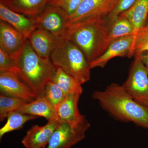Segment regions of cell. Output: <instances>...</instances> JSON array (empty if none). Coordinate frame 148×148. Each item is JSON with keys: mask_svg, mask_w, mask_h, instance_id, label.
Masks as SVG:
<instances>
[{"mask_svg": "<svg viewBox=\"0 0 148 148\" xmlns=\"http://www.w3.org/2000/svg\"><path fill=\"white\" fill-rule=\"evenodd\" d=\"M49 0H0V3L18 13L35 18L48 5Z\"/></svg>", "mask_w": 148, "mask_h": 148, "instance_id": "e0dca14e", "label": "cell"}, {"mask_svg": "<svg viewBox=\"0 0 148 148\" xmlns=\"http://www.w3.org/2000/svg\"><path fill=\"white\" fill-rule=\"evenodd\" d=\"M138 57L140 58V60L145 66L148 72V52H145Z\"/></svg>", "mask_w": 148, "mask_h": 148, "instance_id": "83f0119b", "label": "cell"}, {"mask_svg": "<svg viewBox=\"0 0 148 148\" xmlns=\"http://www.w3.org/2000/svg\"><path fill=\"white\" fill-rule=\"evenodd\" d=\"M82 0H49V5L59 8L71 15L78 7Z\"/></svg>", "mask_w": 148, "mask_h": 148, "instance_id": "484cf974", "label": "cell"}, {"mask_svg": "<svg viewBox=\"0 0 148 148\" xmlns=\"http://www.w3.org/2000/svg\"><path fill=\"white\" fill-rule=\"evenodd\" d=\"M26 101L15 97L1 94L0 95V121L2 122L7 118L9 113L19 110Z\"/></svg>", "mask_w": 148, "mask_h": 148, "instance_id": "603a6c76", "label": "cell"}, {"mask_svg": "<svg viewBox=\"0 0 148 148\" xmlns=\"http://www.w3.org/2000/svg\"><path fill=\"white\" fill-rule=\"evenodd\" d=\"M145 26H146V27H148V16L147 19V22H146V25Z\"/></svg>", "mask_w": 148, "mask_h": 148, "instance_id": "f1b7e54d", "label": "cell"}, {"mask_svg": "<svg viewBox=\"0 0 148 148\" xmlns=\"http://www.w3.org/2000/svg\"><path fill=\"white\" fill-rule=\"evenodd\" d=\"M81 95L75 94L67 95L64 101L56 106L59 122L78 126L88 121L79 111L78 104Z\"/></svg>", "mask_w": 148, "mask_h": 148, "instance_id": "4fadbf2b", "label": "cell"}, {"mask_svg": "<svg viewBox=\"0 0 148 148\" xmlns=\"http://www.w3.org/2000/svg\"><path fill=\"white\" fill-rule=\"evenodd\" d=\"M102 108L121 121L132 122L148 129V107L138 103L126 92L122 85L112 83L104 90L92 94Z\"/></svg>", "mask_w": 148, "mask_h": 148, "instance_id": "6da1fadb", "label": "cell"}, {"mask_svg": "<svg viewBox=\"0 0 148 148\" xmlns=\"http://www.w3.org/2000/svg\"><path fill=\"white\" fill-rule=\"evenodd\" d=\"M38 116L21 113L17 111H12L9 113L7 120L4 126L0 129V139L4 135L14 130L21 129L25 123L29 121L36 119Z\"/></svg>", "mask_w": 148, "mask_h": 148, "instance_id": "44dd1931", "label": "cell"}, {"mask_svg": "<svg viewBox=\"0 0 148 148\" xmlns=\"http://www.w3.org/2000/svg\"><path fill=\"white\" fill-rule=\"evenodd\" d=\"M118 0H82L69 16V24L93 16H107L113 10Z\"/></svg>", "mask_w": 148, "mask_h": 148, "instance_id": "9c48e42d", "label": "cell"}, {"mask_svg": "<svg viewBox=\"0 0 148 148\" xmlns=\"http://www.w3.org/2000/svg\"><path fill=\"white\" fill-rule=\"evenodd\" d=\"M69 15L59 8L48 5L34 18L37 29L46 30L58 37L63 36L69 25Z\"/></svg>", "mask_w": 148, "mask_h": 148, "instance_id": "52a82bcc", "label": "cell"}, {"mask_svg": "<svg viewBox=\"0 0 148 148\" xmlns=\"http://www.w3.org/2000/svg\"><path fill=\"white\" fill-rule=\"evenodd\" d=\"M28 40L27 38L10 24L1 20L0 48L16 59Z\"/></svg>", "mask_w": 148, "mask_h": 148, "instance_id": "30bf717a", "label": "cell"}, {"mask_svg": "<svg viewBox=\"0 0 148 148\" xmlns=\"http://www.w3.org/2000/svg\"><path fill=\"white\" fill-rule=\"evenodd\" d=\"M13 72L16 73V59L0 48V72Z\"/></svg>", "mask_w": 148, "mask_h": 148, "instance_id": "4316f807", "label": "cell"}, {"mask_svg": "<svg viewBox=\"0 0 148 148\" xmlns=\"http://www.w3.org/2000/svg\"><path fill=\"white\" fill-rule=\"evenodd\" d=\"M121 14L131 22L137 33L139 29L145 26L148 16V0H138Z\"/></svg>", "mask_w": 148, "mask_h": 148, "instance_id": "d6986e66", "label": "cell"}, {"mask_svg": "<svg viewBox=\"0 0 148 148\" xmlns=\"http://www.w3.org/2000/svg\"><path fill=\"white\" fill-rule=\"evenodd\" d=\"M58 37L46 30L37 29L28 40L38 55L43 58H50L57 45Z\"/></svg>", "mask_w": 148, "mask_h": 148, "instance_id": "9a60e30c", "label": "cell"}, {"mask_svg": "<svg viewBox=\"0 0 148 148\" xmlns=\"http://www.w3.org/2000/svg\"><path fill=\"white\" fill-rule=\"evenodd\" d=\"M146 52H148V27L145 26L135 34L128 58H136Z\"/></svg>", "mask_w": 148, "mask_h": 148, "instance_id": "7402d4cb", "label": "cell"}, {"mask_svg": "<svg viewBox=\"0 0 148 148\" xmlns=\"http://www.w3.org/2000/svg\"><path fill=\"white\" fill-rule=\"evenodd\" d=\"M16 61V73L21 80L36 98L44 95L46 86L52 81L57 69L50 58L38 55L28 40Z\"/></svg>", "mask_w": 148, "mask_h": 148, "instance_id": "3957f363", "label": "cell"}, {"mask_svg": "<svg viewBox=\"0 0 148 148\" xmlns=\"http://www.w3.org/2000/svg\"><path fill=\"white\" fill-rule=\"evenodd\" d=\"M44 95L56 107L62 103L67 96L63 90L52 81L49 82L46 86Z\"/></svg>", "mask_w": 148, "mask_h": 148, "instance_id": "cb8c5ba5", "label": "cell"}, {"mask_svg": "<svg viewBox=\"0 0 148 148\" xmlns=\"http://www.w3.org/2000/svg\"><path fill=\"white\" fill-rule=\"evenodd\" d=\"M123 87L135 101L148 107V72L138 57L135 58Z\"/></svg>", "mask_w": 148, "mask_h": 148, "instance_id": "5b68a950", "label": "cell"}, {"mask_svg": "<svg viewBox=\"0 0 148 148\" xmlns=\"http://www.w3.org/2000/svg\"><path fill=\"white\" fill-rule=\"evenodd\" d=\"M1 20L8 23L28 38L37 29L34 18L18 13L0 3Z\"/></svg>", "mask_w": 148, "mask_h": 148, "instance_id": "5bb4252c", "label": "cell"}, {"mask_svg": "<svg viewBox=\"0 0 148 148\" xmlns=\"http://www.w3.org/2000/svg\"><path fill=\"white\" fill-rule=\"evenodd\" d=\"M50 59L56 67L73 77L80 84L90 80L91 69L87 58L82 51L66 37H58Z\"/></svg>", "mask_w": 148, "mask_h": 148, "instance_id": "277c9868", "label": "cell"}, {"mask_svg": "<svg viewBox=\"0 0 148 148\" xmlns=\"http://www.w3.org/2000/svg\"><path fill=\"white\" fill-rule=\"evenodd\" d=\"M52 81L55 83L67 95L82 94V85L79 83L73 77L60 68L56 69Z\"/></svg>", "mask_w": 148, "mask_h": 148, "instance_id": "ffe728a7", "label": "cell"}, {"mask_svg": "<svg viewBox=\"0 0 148 148\" xmlns=\"http://www.w3.org/2000/svg\"><path fill=\"white\" fill-rule=\"evenodd\" d=\"M0 90L1 94L20 98L27 103L32 102L36 98L15 72H0Z\"/></svg>", "mask_w": 148, "mask_h": 148, "instance_id": "ba28073f", "label": "cell"}, {"mask_svg": "<svg viewBox=\"0 0 148 148\" xmlns=\"http://www.w3.org/2000/svg\"><path fill=\"white\" fill-rule=\"evenodd\" d=\"M138 0H118L113 10L106 16L108 24L130 8Z\"/></svg>", "mask_w": 148, "mask_h": 148, "instance_id": "d4e9b609", "label": "cell"}, {"mask_svg": "<svg viewBox=\"0 0 148 148\" xmlns=\"http://www.w3.org/2000/svg\"><path fill=\"white\" fill-rule=\"evenodd\" d=\"M90 126L88 121L78 126L59 122L45 148H71L84 139Z\"/></svg>", "mask_w": 148, "mask_h": 148, "instance_id": "8992f818", "label": "cell"}, {"mask_svg": "<svg viewBox=\"0 0 148 148\" xmlns=\"http://www.w3.org/2000/svg\"><path fill=\"white\" fill-rule=\"evenodd\" d=\"M16 111L27 114L43 117L48 121L59 122L56 107L51 104L44 95L38 96L34 101L26 103Z\"/></svg>", "mask_w": 148, "mask_h": 148, "instance_id": "2e32d148", "label": "cell"}, {"mask_svg": "<svg viewBox=\"0 0 148 148\" xmlns=\"http://www.w3.org/2000/svg\"><path fill=\"white\" fill-rule=\"evenodd\" d=\"M58 123L57 121H51L43 126L33 125L27 131L21 143L25 148H45Z\"/></svg>", "mask_w": 148, "mask_h": 148, "instance_id": "7c38bea8", "label": "cell"}, {"mask_svg": "<svg viewBox=\"0 0 148 148\" xmlns=\"http://www.w3.org/2000/svg\"><path fill=\"white\" fill-rule=\"evenodd\" d=\"M135 35L126 36L112 42L101 56L89 63L90 69L104 68L110 60L115 57H128L133 45Z\"/></svg>", "mask_w": 148, "mask_h": 148, "instance_id": "8fae6325", "label": "cell"}, {"mask_svg": "<svg viewBox=\"0 0 148 148\" xmlns=\"http://www.w3.org/2000/svg\"><path fill=\"white\" fill-rule=\"evenodd\" d=\"M136 34L135 28L131 22L125 16L121 14L108 24L107 48L115 40Z\"/></svg>", "mask_w": 148, "mask_h": 148, "instance_id": "ac0fdd59", "label": "cell"}, {"mask_svg": "<svg viewBox=\"0 0 148 148\" xmlns=\"http://www.w3.org/2000/svg\"><path fill=\"white\" fill-rule=\"evenodd\" d=\"M108 24L106 16H97L69 24L64 36L82 51L89 63L107 49Z\"/></svg>", "mask_w": 148, "mask_h": 148, "instance_id": "7a4b0ae2", "label": "cell"}]
</instances>
